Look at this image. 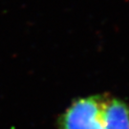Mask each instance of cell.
I'll return each instance as SVG.
<instances>
[{"mask_svg":"<svg viewBox=\"0 0 129 129\" xmlns=\"http://www.w3.org/2000/svg\"><path fill=\"white\" fill-rule=\"evenodd\" d=\"M61 122L63 129H129V107L115 98H81L69 106Z\"/></svg>","mask_w":129,"mask_h":129,"instance_id":"1","label":"cell"}]
</instances>
